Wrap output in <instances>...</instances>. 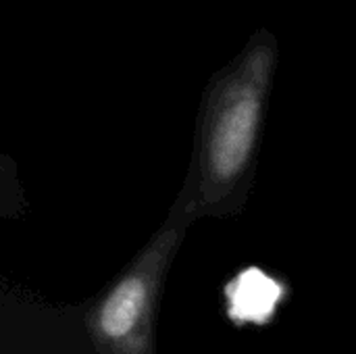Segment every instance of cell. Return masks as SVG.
Here are the masks:
<instances>
[{
  "instance_id": "obj_2",
  "label": "cell",
  "mask_w": 356,
  "mask_h": 354,
  "mask_svg": "<svg viewBox=\"0 0 356 354\" xmlns=\"http://www.w3.org/2000/svg\"><path fill=\"white\" fill-rule=\"evenodd\" d=\"M181 234L184 227L173 223L161 230L94 309L88 325L100 353L152 354L156 298Z\"/></svg>"
},
{
  "instance_id": "obj_1",
  "label": "cell",
  "mask_w": 356,
  "mask_h": 354,
  "mask_svg": "<svg viewBox=\"0 0 356 354\" xmlns=\"http://www.w3.org/2000/svg\"><path fill=\"white\" fill-rule=\"evenodd\" d=\"M254 40L211 92L198 156V204H221L250 167L269 81L275 42Z\"/></svg>"
}]
</instances>
